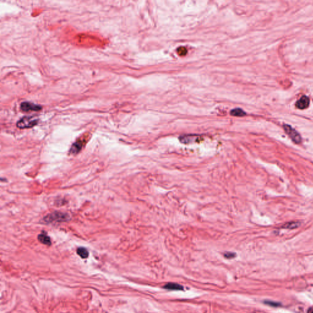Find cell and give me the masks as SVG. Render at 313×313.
Returning a JSON list of instances; mask_svg holds the SVG:
<instances>
[{"instance_id": "3957f363", "label": "cell", "mask_w": 313, "mask_h": 313, "mask_svg": "<svg viewBox=\"0 0 313 313\" xmlns=\"http://www.w3.org/2000/svg\"><path fill=\"white\" fill-rule=\"evenodd\" d=\"M283 128L286 132V133L290 137V138L292 140V141L298 144L300 143L301 141V138L300 134L298 133L293 128L291 125H287V124H284L283 125Z\"/></svg>"}, {"instance_id": "30bf717a", "label": "cell", "mask_w": 313, "mask_h": 313, "mask_svg": "<svg viewBox=\"0 0 313 313\" xmlns=\"http://www.w3.org/2000/svg\"><path fill=\"white\" fill-rule=\"evenodd\" d=\"M300 223L298 222V221L289 222V223H287L285 224H284L282 226V228L291 229H296V228H298V226H300Z\"/></svg>"}, {"instance_id": "4fadbf2b", "label": "cell", "mask_w": 313, "mask_h": 313, "mask_svg": "<svg viewBox=\"0 0 313 313\" xmlns=\"http://www.w3.org/2000/svg\"><path fill=\"white\" fill-rule=\"evenodd\" d=\"M224 256L225 258L230 259L234 258L236 256V254L234 253H231V252H226L224 254Z\"/></svg>"}, {"instance_id": "277c9868", "label": "cell", "mask_w": 313, "mask_h": 313, "mask_svg": "<svg viewBox=\"0 0 313 313\" xmlns=\"http://www.w3.org/2000/svg\"><path fill=\"white\" fill-rule=\"evenodd\" d=\"M42 107L37 104H32L31 102H22L20 105V109L24 112L29 111H39L42 110Z\"/></svg>"}, {"instance_id": "7a4b0ae2", "label": "cell", "mask_w": 313, "mask_h": 313, "mask_svg": "<svg viewBox=\"0 0 313 313\" xmlns=\"http://www.w3.org/2000/svg\"><path fill=\"white\" fill-rule=\"evenodd\" d=\"M39 119L34 116H25L20 119L17 123V127L19 128H30L38 124Z\"/></svg>"}, {"instance_id": "5b68a950", "label": "cell", "mask_w": 313, "mask_h": 313, "mask_svg": "<svg viewBox=\"0 0 313 313\" xmlns=\"http://www.w3.org/2000/svg\"><path fill=\"white\" fill-rule=\"evenodd\" d=\"M200 137L195 135H182L179 137V140L184 144H190L192 142H198L200 140Z\"/></svg>"}, {"instance_id": "52a82bcc", "label": "cell", "mask_w": 313, "mask_h": 313, "mask_svg": "<svg viewBox=\"0 0 313 313\" xmlns=\"http://www.w3.org/2000/svg\"><path fill=\"white\" fill-rule=\"evenodd\" d=\"M164 289L170 291H182L184 290V287L177 283L175 282H168L164 286Z\"/></svg>"}, {"instance_id": "8fae6325", "label": "cell", "mask_w": 313, "mask_h": 313, "mask_svg": "<svg viewBox=\"0 0 313 313\" xmlns=\"http://www.w3.org/2000/svg\"><path fill=\"white\" fill-rule=\"evenodd\" d=\"M77 253L81 258L86 259L89 256V252L86 248L84 247H79L77 250Z\"/></svg>"}, {"instance_id": "9c48e42d", "label": "cell", "mask_w": 313, "mask_h": 313, "mask_svg": "<svg viewBox=\"0 0 313 313\" xmlns=\"http://www.w3.org/2000/svg\"><path fill=\"white\" fill-rule=\"evenodd\" d=\"M38 240L41 243L46 245H50L51 243L50 238L47 235L46 233H42L38 235Z\"/></svg>"}, {"instance_id": "ba28073f", "label": "cell", "mask_w": 313, "mask_h": 313, "mask_svg": "<svg viewBox=\"0 0 313 313\" xmlns=\"http://www.w3.org/2000/svg\"><path fill=\"white\" fill-rule=\"evenodd\" d=\"M83 147V142L81 141H77L75 143H74L70 148V153L73 154H76L78 153L81 148Z\"/></svg>"}, {"instance_id": "7c38bea8", "label": "cell", "mask_w": 313, "mask_h": 313, "mask_svg": "<svg viewBox=\"0 0 313 313\" xmlns=\"http://www.w3.org/2000/svg\"><path fill=\"white\" fill-rule=\"evenodd\" d=\"M231 114L234 116H243L246 113L240 108H235L231 111Z\"/></svg>"}, {"instance_id": "6da1fadb", "label": "cell", "mask_w": 313, "mask_h": 313, "mask_svg": "<svg viewBox=\"0 0 313 313\" xmlns=\"http://www.w3.org/2000/svg\"><path fill=\"white\" fill-rule=\"evenodd\" d=\"M69 219L70 215L68 214L58 211L49 214L44 218V220L48 223H62L67 221Z\"/></svg>"}, {"instance_id": "9a60e30c", "label": "cell", "mask_w": 313, "mask_h": 313, "mask_svg": "<svg viewBox=\"0 0 313 313\" xmlns=\"http://www.w3.org/2000/svg\"><path fill=\"white\" fill-rule=\"evenodd\" d=\"M313 313V312H312V313Z\"/></svg>"}, {"instance_id": "8992f818", "label": "cell", "mask_w": 313, "mask_h": 313, "mask_svg": "<svg viewBox=\"0 0 313 313\" xmlns=\"http://www.w3.org/2000/svg\"><path fill=\"white\" fill-rule=\"evenodd\" d=\"M309 104H310L309 98L307 96L304 95V96L301 97L298 100L296 105V107L298 109L303 110V109L308 108L309 106Z\"/></svg>"}, {"instance_id": "5bb4252c", "label": "cell", "mask_w": 313, "mask_h": 313, "mask_svg": "<svg viewBox=\"0 0 313 313\" xmlns=\"http://www.w3.org/2000/svg\"><path fill=\"white\" fill-rule=\"evenodd\" d=\"M187 52V50H186V48L185 47H179L178 49H177V53H179V55L181 56H183V55H185L186 53Z\"/></svg>"}]
</instances>
